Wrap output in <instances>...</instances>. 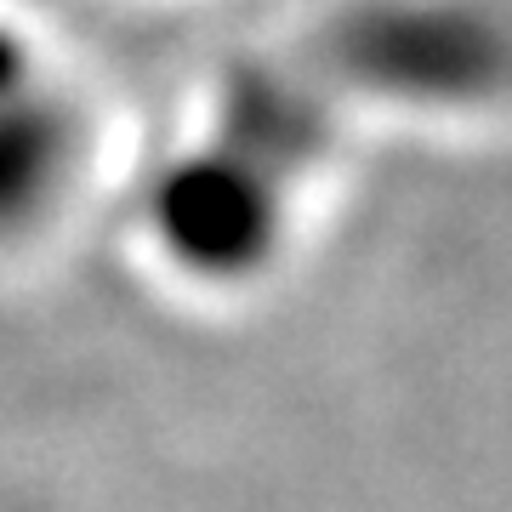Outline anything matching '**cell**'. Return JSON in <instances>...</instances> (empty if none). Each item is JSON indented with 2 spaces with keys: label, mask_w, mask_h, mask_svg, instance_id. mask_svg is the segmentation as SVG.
<instances>
[{
  "label": "cell",
  "mask_w": 512,
  "mask_h": 512,
  "mask_svg": "<svg viewBox=\"0 0 512 512\" xmlns=\"http://www.w3.org/2000/svg\"><path fill=\"white\" fill-rule=\"evenodd\" d=\"M353 97L319 46L313 57L256 69L222 109L211 143L183 160L154 194V234L165 251L200 268V279H234L256 268L279 239L285 205L308 165L330 143V114Z\"/></svg>",
  "instance_id": "6da1fadb"
},
{
  "label": "cell",
  "mask_w": 512,
  "mask_h": 512,
  "mask_svg": "<svg viewBox=\"0 0 512 512\" xmlns=\"http://www.w3.org/2000/svg\"><path fill=\"white\" fill-rule=\"evenodd\" d=\"M74 148L80 131L57 97L35 92L29 80L0 92V228L29 222L57 200L74 171Z\"/></svg>",
  "instance_id": "7a4b0ae2"
}]
</instances>
